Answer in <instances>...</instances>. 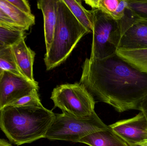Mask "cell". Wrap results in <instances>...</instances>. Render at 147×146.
<instances>
[{
	"mask_svg": "<svg viewBox=\"0 0 147 146\" xmlns=\"http://www.w3.org/2000/svg\"><path fill=\"white\" fill-rule=\"evenodd\" d=\"M80 84L94 99L123 112L139 110L147 96V74L128 63L116 54L103 59L86 58Z\"/></svg>",
	"mask_w": 147,
	"mask_h": 146,
	"instance_id": "obj_1",
	"label": "cell"
},
{
	"mask_svg": "<svg viewBox=\"0 0 147 146\" xmlns=\"http://www.w3.org/2000/svg\"><path fill=\"white\" fill-rule=\"evenodd\" d=\"M55 117L44 107L8 105L0 111V129L9 141L21 145L45 138Z\"/></svg>",
	"mask_w": 147,
	"mask_h": 146,
	"instance_id": "obj_2",
	"label": "cell"
},
{
	"mask_svg": "<svg viewBox=\"0 0 147 146\" xmlns=\"http://www.w3.org/2000/svg\"><path fill=\"white\" fill-rule=\"evenodd\" d=\"M88 33L63 0H58L57 19L53 40L44 58L47 70L53 69L65 61L81 38Z\"/></svg>",
	"mask_w": 147,
	"mask_h": 146,
	"instance_id": "obj_3",
	"label": "cell"
},
{
	"mask_svg": "<svg viewBox=\"0 0 147 146\" xmlns=\"http://www.w3.org/2000/svg\"><path fill=\"white\" fill-rule=\"evenodd\" d=\"M109 127L96 113L87 118H77L63 113L55 114L45 138L78 143L84 137Z\"/></svg>",
	"mask_w": 147,
	"mask_h": 146,
	"instance_id": "obj_4",
	"label": "cell"
},
{
	"mask_svg": "<svg viewBox=\"0 0 147 146\" xmlns=\"http://www.w3.org/2000/svg\"><path fill=\"white\" fill-rule=\"evenodd\" d=\"M51 99L54 108L63 114L77 118L91 117L95 111V100L87 89L79 83L63 84L56 87Z\"/></svg>",
	"mask_w": 147,
	"mask_h": 146,
	"instance_id": "obj_5",
	"label": "cell"
},
{
	"mask_svg": "<svg viewBox=\"0 0 147 146\" xmlns=\"http://www.w3.org/2000/svg\"><path fill=\"white\" fill-rule=\"evenodd\" d=\"M92 10L94 20L90 57L101 60L116 54L117 49V22L101 11Z\"/></svg>",
	"mask_w": 147,
	"mask_h": 146,
	"instance_id": "obj_6",
	"label": "cell"
},
{
	"mask_svg": "<svg viewBox=\"0 0 147 146\" xmlns=\"http://www.w3.org/2000/svg\"><path fill=\"white\" fill-rule=\"evenodd\" d=\"M117 21V49L147 48L146 24L135 18L127 8L123 17Z\"/></svg>",
	"mask_w": 147,
	"mask_h": 146,
	"instance_id": "obj_7",
	"label": "cell"
},
{
	"mask_svg": "<svg viewBox=\"0 0 147 146\" xmlns=\"http://www.w3.org/2000/svg\"><path fill=\"white\" fill-rule=\"evenodd\" d=\"M39 89L36 81L3 71L0 77V111L20 98Z\"/></svg>",
	"mask_w": 147,
	"mask_h": 146,
	"instance_id": "obj_8",
	"label": "cell"
},
{
	"mask_svg": "<svg viewBox=\"0 0 147 146\" xmlns=\"http://www.w3.org/2000/svg\"><path fill=\"white\" fill-rule=\"evenodd\" d=\"M109 127L129 146L147 141V121L141 111L132 118L117 122Z\"/></svg>",
	"mask_w": 147,
	"mask_h": 146,
	"instance_id": "obj_9",
	"label": "cell"
},
{
	"mask_svg": "<svg viewBox=\"0 0 147 146\" xmlns=\"http://www.w3.org/2000/svg\"><path fill=\"white\" fill-rule=\"evenodd\" d=\"M25 37L11 46L16 64L22 76L31 81L34 78L33 65L35 53L26 44Z\"/></svg>",
	"mask_w": 147,
	"mask_h": 146,
	"instance_id": "obj_10",
	"label": "cell"
},
{
	"mask_svg": "<svg viewBox=\"0 0 147 146\" xmlns=\"http://www.w3.org/2000/svg\"><path fill=\"white\" fill-rule=\"evenodd\" d=\"M37 7L44 16V33L47 52L53 43L57 19L58 0H40Z\"/></svg>",
	"mask_w": 147,
	"mask_h": 146,
	"instance_id": "obj_11",
	"label": "cell"
},
{
	"mask_svg": "<svg viewBox=\"0 0 147 146\" xmlns=\"http://www.w3.org/2000/svg\"><path fill=\"white\" fill-rule=\"evenodd\" d=\"M78 143L89 146H129L109 126L107 129L90 134Z\"/></svg>",
	"mask_w": 147,
	"mask_h": 146,
	"instance_id": "obj_12",
	"label": "cell"
},
{
	"mask_svg": "<svg viewBox=\"0 0 147 146\" xmlns=\"http://www.w3.org/2000/svg\"><path fill=\"white\" fill-rule=\"evenodd\" d=\"M85 3L92 9L98 10L116 21L124 16L128 7L127 0H86Z\"/></svg>",
	"mask_w": 147,
	"mask_h": 146,
	"instance_id": "obj_13",
	"label": "cell"
},
{
	"mask_svg": "<svg viewBox=\"0 0 147 146\" xmlns=\"http://www.w3.org/2000/svg\"><path fill=\"white\" fill-rule=\"evenodd\" d=\"M0 9L25 31H28L35 24V17L32 14H27L22 12L8 0H0Z\"/></svg>",
	"mask_w": 147,
	"mask_h": 146,
	"instance_id": "obj_14",
	"label": "cell"
},
{
	"mask_svg": "<svg viewBox=\"0 0 147 146\" xmlns=\"http://www.w3.org/2000/svg\"><path fill=\"white\" fill-rule=\"evenodd\" d=\"M78 21L88 31L92 33L94 14L92 9L88 10L82 5L81 1L63 0Z\"/></svg>",
	"mask_w": 147,
	"mask_h": 146,
	"instance_id": "obj_15",
	"label": "cell"
},
{
	"mask_svg": "<svg viewBox=\"0 0 147 146\" xmlns=\"http://www.w3.org/2000/svg\"><path fill=\"white\" fill-rule=\"evenodd\" d=\"M116 54L140 71L147 74V48L117 49Z\"/></svg>",
	"mask_w": 147,
	"mask_h": 146,
	"instance_id": "obj_16",
	"label": "cell"
},
{
	"mask_svg": "<svg viewBox=\"0 0 147 146\" xmlns=\"http://www.w3.org/2000/svg\"><path fill=\"white\" fill-rule=\"evenodd\" d=\"M0 69L23 76L16 64L11 46L0 48Z\"/></svg>",
	"mask_w": 147,
	"mask_h": 146,
	"instance_id": "obj_17",
	"label": "cell"
},
{
	"mask_svg": "<svg viewBox=\"0 0 147 146\" xmlns=\"http://www.w3.org/2000/svg\"><path fill=\"white\" fill-rule=\"evenodd\" d=\"M24 37V31L12 30L0 26V48L12 46Z\"/></svg>",
	"mask_w": 147,
	"mask_h": 146,
	"instance_id": "obj_18",
	"label": "cell"
},
{
	"mask_svg": "<svg viewBox=\"0 0 147 146\" xmlns=\"http://www.w3.org/2000/svg\"><path fill=\"white\" fill-rule=\"evenodd\" d=\"M127 9L139 19L147 20V0H127Z\"/></svg>",
	"mask_w": 147,
	"mask_h": 146,
	"instance_id": "obj_19",
	"label": "cell"
},
{
	"mask_svg": "<svg viewBox=\"0 0 147 146\" xmlns=\"http://www.w3.org/2000/svg\"><path fill=\"white\" fill-rule=\"evenodd\" d=\"M38 90L35 89L26 96L20 98L8 105L22 107V106H36L43 107L38 94ZM8 106V105H7Z\"/></svg>",
	"mask_w": 147,
	"mask_h": 146,
	"instance_id": "obj_20",
	"label": "cell"
},
{
	"mask_svg": "<svg viewBox=\"0 0 147 146\" xmlns=\"http://www.w3.org/2000/svg\"><path fill=\"white\" fill-rule=\"evenodd\" d=\"M0 26L12 30L25 31L23 28L13 21L1 9H0Z\"/></svg>",
	"mask_w": 147,
	"mask_h": 146,
	"instance_id": "obj_21",
	"label": "cell"
},
{
	"mask_svg": "<svg viewBox=\"0 0 147 146\" xmlns=\"http://www.w3.org/2000/svg\"><path fill=\"white\" fill-rule=\"evenodd\" d=\"M12 5L25 13L32 14L29 3L26 0H8Z\"/></svg>",
	"mask_w": 147,
	"mask_h": 146,
	"instance_id": "obj_22",
	"label": "cell"
},
{
	"mask_svg": "<svg viewBox=\"0 0 147 146\" xmlns=\"http://www.w3.org/2000/svg\"><path fill=\"white\" fill-rule=\"evenodd\" d=\"M139 111L143 113L147 122V96L143 99L141 103Z\"/></svg>",
	"mask_w": 147,
	"mask_h": 146,
	"instance_id": "obj_23",
	"label": "cell"
},
{
	"mask_svg": "<svg viewBox=\"0 0 147 146\" xmlns=\"http://www.w3.org/2000/svg\"><path fill=\"white\" fill-rule=\"evenodd\" d=\"M0 146H12L5 140L0 139Z\"/></svg>",
	"mask_w": 147,
	"mask_h": 146,
	"instance_id": "obj_24",
	"label": "cell"
},
{
	"mask_svg": "<svg viewBox=\"0 0 147 146\" xmlns=\"http://www.w3.org/2000/svg\"><path fill=\"white\" fill-rule=\"evenodd\" d=\"M137 145L141 146H147V141H145V142L140 143V144H138V145Z\"/></svg>",
	"mask_w": 147,
	"mask_h": 146,
	"instance_id": "obj_25",
	"label": "cell"
},
{
	"mask_svg": "<svg viewBox=\"0 0 147 146\" xmlns=\"http://www.w3.org/2000/svg\"><path fill=\"white\" fill-rule=\"evenodd\" d=\"M140 20L142 21H143V22L145 23V24H146L147 25V20H141V19H139Z\"/></svg>",
	"mask_w": 147,
	"mask_h": 146,
	"instance_id": "obj_26",
	"label": "cell"
},
{
	"mask_svg": "<svg viewBox=\"0 0 147 146\" xmlns=\"http://www.w3.org/2000/svg\"><path fill=\"white\" fill-rule=\"evenodd\" d=\"M3 70H2L1 69H0V77H1V75L2 73Z\"/></svg>",
	"mask_w": 147,
	"mask_h": 146,
	"instance_id": "obj_27",
	"label": "cell"
},
{
	"mask_svg": "<svg viewBox=\"0 0 147 146\" xmlns=\"http://www.w3.org/2000/svg\"><path fill=\"white\" fill-rule=\"evenodd\" d=\"M141 146L138 145H135V146Z\"/></svg>",
	"mask_w": 147,
	"mask_h": 146,
	"instance_id": "obj_28",
	"label": "cell"
}]
</instances>
